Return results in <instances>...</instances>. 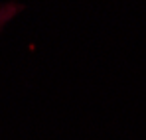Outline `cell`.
Listing matches in <instances>:
<instances>
[{"label":"cell","instance_id":"1","mask_svg":"<svg viewBox=\"0 0 146 140\" xmlns=\"http://www.w3.org/2000/svg\"><path fill=\"white\" fill-rule=\"evenodd\" d=\"M22 10H24V4L20 2H0V34Z\"/></svg>","mask_w":146,"mask_h":140}]
</instances>
